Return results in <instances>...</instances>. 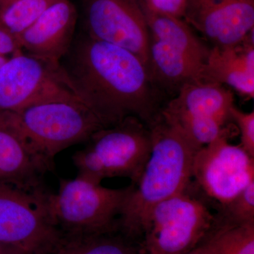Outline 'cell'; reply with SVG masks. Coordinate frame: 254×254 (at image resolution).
Returning <instances> with one entry per match:
<instances>
[{"instance_id": "1", "label": "cell", "mask_w": 254, "mask_h": 254, "mask_svg": "<svg viewBox=\"0 0 254 254\" xmlns=\"http://www.w3.org/2000/svg\"><path fill=\"white\" fill-rule=\"evenodd\" d=\"M60 65L73 93L105 127L128 117L149 126L163 109L146 64L125 48L82 32Z\"/></svg>"}, {"instance_id": "2", "label": "cell", "mask_w": 254, "mask_h": 254, "mask_svg": "<svg viewBox=\"0 0 254 254\" xmlns=\"http://www.w3.org/2000/svg\"><path fill=\"white\" fill-rule=\"evenodd\" d=\"M148 127L149 158L138 181L131 185L119 220V231L136 242L153 207L190 185L193 158L199 150L161 112Z\"/></svg>"}, {"instance_id": "3", "label": "cell", "mask_w": 254, "mask_h": 254, "mask_svg": "<svg viewBox=\"0 0 254 254\" xmlns=\"http://www.w3.org/2000/svg\"><path fill=\"white\" fill-rule=\"evenodd\" d=\"M0 122L52 166L62 150L88 141L95 132L105 128L79 99L51 100L19 111L0 112Z\"/></svg>"}, {"instance_id": "4", "label": "cell", "mask_w": 254, "mask_h": 254, "mask_svg": "<svg viewBox=\"0 0 254 254\" xmlns=\"http://www.w3.org/2000/svg\"><path fill=\"white\" fill-rule=\"evenodd\" d=\"M132 185L105 187L79 175L61 180L55 193H45L47 210L70 242L118 231L119 220Z\"/></svg>"}, {"instance_id": "5", "label": "cell", "mask_w": 254, "mask_h": 254, "mask_svg": "<svg viewBox=\"0 0 254 254\" xmlns=\"http://www.w3.org/2000/svg\"><path fill=\"white\" fill-rule=\"evenodd\" d=\"M215 207L192 180L185 190L157 203L137 242L141 254H185L200 245L216 221Z\"/></svg>"}, {"instance_id": "6", "label": "cell", "mask_w": 254, "mask_h": 254, "mask_svg": "<svg viewBox=\"0 0 254 254\" xmlns=\"http://www.w3.org/2000/svg\"><path fill=\"white\" fill-rule=\"evenodd\" d=\"M72 156L78 175L101 184L105 179L125 177L135 185L151 151L149 127L128 117L93 133Z\"/></svg>"}, {"instance_id": "7", "label": "cell", "mask_w": 254, "mask_h": 254, "mask_svg": "<svg viewBox=\"0 0 254 254\" xmlns=\"http://www.w3.org/2000/svg\"><path fill=\"white\" fill-rule=\"evenodd\" d=\"M46 190L0 182V241L23 254H64L70 242L50 218Z\"/></svg>"}, {"instance_id": "8", "label": "cell", "mask_w": 254, "mask_h": 254, "mask_svg": "<svg viewBox=\"0 0 254 254\" xmlns=\"http://www.w3.org/2000/svg\"><path fill=\"white\" fill-rule=\"evenodd\" d=\"M78 99L68 85L60 63L23 51L0 68V112H16L56 100Z\"/></svg>"}, {"instance_id": "9", "label": "cell", "mask_w": 254, "mask_h": 254, "mask_svg": "<svg viewBox=\"0 0 254 254\" xmlns=\"http://www.w3.org/2000/svg\"><path fill=\"white\" fill-rule=\"evenodd\" d=\"M230 130L195 154L192 180L215 210L231 201L254 181V158L229 142Z\"/></svg>"}, {"instance_id": "10", "label": "cell", "mask_w": 254, "mask_h": 254, "mask_svg": "<svg viewBox=\"0 0 254 254\" xmlns=\"http://www.w3.org/2000/svg\"><path fill=\"white\" fill-rule=\"evenodd\" d=\"M83 33L148 63L150 32L140 0H81Z\"/></svg>"}, {"instance_id": "11", "label": "cell", "mask_w": 254, "mask_h": 254, "mask_svg": "<svg viewBox=\"0 0 254 254\" xmlns=\"http://www.w3.org/2000/svg\"><path fill=\"white\" fill-rule=\"evenodd\" d=\"M184 17L218 48L238 46L254 29V0H187Z\"/></svg>"}, {"instance_id": "12", "label": "cell", "mask_w": 254, "mask_h": 254, "mask_svg": "<svg viewBox=\"0 0 254 254\" xmlns=\"http://www.w3.org/2000/svg\"><path fill=\"white\" fill-rule=\"evenodd\" d=\"M78 11L71 0H59L17 37L23 52L60 63L75 38Z\"/></svg>"}, {"instance_id": "13", "label": "cell", "mask_w": 254, "mask_h": 254, "mask_svg": "<svg viewBox=\"0 0 254 254\" xmlns=\"http://www.w3.org/2000/svg\"><path fill=\"white\" fill-rule=\"evenodd\" d=\"M53 166L33 153L0 122V182L27 191L42 190L43 175Z\"/></svg>"}, {"instance_id": "14", "label": "cell", "mask_w": 254, "mask_h": 254, "mask_svg": "<svg viewBox=\"0 0 254 254\" xmlns=\"http://www.w3.org/2000/svg\"><path fill=\"white\" fill-rule=\"evenodd\" d=\"M206 81L227 84L246 98L254 96V32L230 48L213 47L205 65Z\"/></svg>"}, {"instance_id": "15", "label": "cell", "mask_w": 254, "mask_h": 254, "mask_svg": "<svg viewBox=\"0 0 254 254\" xmlns=\"http://www.w3.org/2000/svg\"><path fill=\"white\" fill-rule=\"evenodd\" d=\"M205 65L150 36L147 68L156 86L178 93L188 83L205 80Z\"/></svg>"}, {"instance_id": "16", "label": "cell", "mask_w": 254, "mask_h": 254, "mask_svg": "<svg viewBox=\"0 0 254 254\" xmlns=\"http://www.w3.org/2000/svg\"><path fill=\"white\" fill-rule=\"evenodd\" d=\"M234 105L233 93L215 82L198 81L182 87L176 98L163 109L173 113L213 119L224 125L231 120Z\"/></svg>"}, {"instance_id": "17", "label": "cell", "mask_w": 254, "mask_h": 254, "mask_svg": "<svg viewBox=\"0 0 254 254\" xmlns=\"http://www.w3.org/2000/svg\"><path fill=\"white\" fill-rule=\"evenodd\" d=\"M141 6L151 38L195 60L206 63L210 50L195 36L188 23L181 18L157 14Z\"/></svg>"}, {"instance_id": "18", "label": "cell", "mask_w": 254, "mask_h": 254, "mask_svg": "<svg viewBox=\"0 0 254 254\" xmlns=\"http://www.w3.org/2000/svg\"><path fill=\"white\" fill-rule=\"evenodd\" d=\"M202 246L206 254H254V224H239L217 219Z\"/></svg>"}, {"instance_id": "19", "label": "cell", "mask_w": 254, "mask_h": 254, "mask_svg": "<svg viewBox=\"0 0 254 254\" xmlns=\"http://www.w3.org/2000/svg\"><path fill=\"white\" fill-rule=\"evenodd\" d=\"M58 1L15 0L0 11V24L18 37Z\"/></svg>"}, {"instance_id": "20", "label": "cell", "mask_w": 254, "mask_h": 254, "mask_svg": "<svg viewBox=\"0 0 254 254\" xmlns=\"http://www.w3.org/2000/svg\"><path fill=\"white\" fill-rule=\"evenodd\" d=\"M64 254H141L136 242L118 230L71 242Z\"/></svg>"}, {"instance_id": "21", "label": "cell", "mask_w": 254, "mask_h": 254, "mask_svg": "<svg viewBox=\"0 0 254 254\" xmlns=\"http://www.w3.org/2000/svg\"><path fill=\"white\" fill-rule=\"evenodd\" d=\"M217 212L232 223L254 224V181Z\"/></svg>"}, {"instance_id": "22", "label": "cell", "mask_w": 254, "mask_h": 254, "mask_svg": "<svg viewBox=\"0 0 254 254\" xmlns=\"http://www.w3.org/2000/svg\"><path fill=\"white\" fill-rule=\"evenodd\" d=\"M230 117L240 130V146L254 158V112L245 113L234 106Z\"/></svg>"}, {"instance_id": "23", "label": "cell", "mask_w": 254, "mask_h": 254, "mask_svg": "<svg viewBox=\"0 0 254 254\" xmlns=\"http://www.w3.org/2000/svg\"><path fill=\"white\" fill-rule=\"evenodd\" d=\"M141 4L153 12L182 18L185 14L187 0H140Z\"/></svg>"}, {"instance_id": "24", "label": "cell", "mask_w": 254, "mask_h": 254, "mask_svg": "<svg viewBox=\"0 0 254 254\" xmlns=\"http://www.w3.org/2000/svg\"><path fill=\"white\" fill-rule=\"evenodd\" d=\"M23 51L17 37L0 24V55L7 57Z\"/></svg>"}, {"instance_id": "25", "label": "cell", "mask_w": 254, "mask_h": 254, "mask_svg": "<svg viewBox=\"0 0 254 254\" xmlns=\"http://www.w3.org/2000/svg\"><path fill=\"white\" fill-rule=\"evenodd\" d=\"M0 254H23L9 245L0 241Z\"/></svg>"}, {"instance_id": "26", "label": "cell", "mask_w": 254, "mask_h": 254, "mask_svg": "<svg viewBox=\"0 0 254 254\" xmlns=\"http://www.w3.org/2000/svg\"><path fill=\"white\" fill-rule=\"evenodd\" d=\"M14 1L15 0H0V11Z\"/></svg>"}, {"instance_id": "27", "label": "cell", "mask_w": 254, "mask_h": 254, "mask_svg": "<svg viewBox=\"0 0 254 254\" xmlns=\"http://www.w3.org/2000/svg\"><path fill=\"white\" fill-rule=\"evenodd\" d=\"M9 59V58H8V57L0 55V68L4 66L5 64L6 63V62H7Z\"/></svg>"}]
</instances>
